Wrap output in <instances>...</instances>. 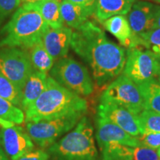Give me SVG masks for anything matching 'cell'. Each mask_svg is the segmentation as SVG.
<instances>
[{
    "instance_id": "obj_11",
    "label": "cell",
    "mask_w": 160,
    "mask_h": 160,
    "mask_svg": "<svg viewBox=\"0 0 160 160\" xmlns=\"http://www.w3.org/2000/svg\"><path fill=\"white\" fill-rule=\"evenodd\" d=\"M97 117L108 120L133 137L141 134L138 115L121 106L100 102L97 108Z\"/></svg>"
},
{
    "instance_id": "obj_18",
    "label": "cell",
    "mask_w": 160,
    "mask_h": 160,
    "mask_svg": "<svg viewBox=\"0 0 160 160\" xmlns=\"http://www.w3.org/2000/svg\"><path fill=\"white\" fill-rule=\"evenodd\" d=\"M60 11L63 22L71 28L77 29L88 21L93 14L82 6L74 4L68 0H62L60 4Z\"/></svg>"
},
{
    "instance_id": "obj_22",
    "label": "cell",
    "mask_w": 160,
    "mask_h": 160,
    "mask_svg": "<svg viewBox=\"0 0 160 160\" xmlns=\"http://www.w3.org/2000/svg\"><path fill=\"white\" fill-rule=\"evenodd\" d=\"M134 148L118 143H111L100 148L101 160H132Z\"/></svg>"
},
{
    "instance_id": "obj_13",
    "label": "cell",
    "mask_w": 160,
    "mask_h": 160,
    "mask_svg": "<svg viewBox=\"0 0 160 160\" xmlns=\"http://www.w3.org/2000/svg\"><path fill=\"white\" fill-rule=\"evenodd\" d=\"M159 5L148 1H137L133 3L127 19L135 36L153 29L156 14Z\"/></svg>"
},
{
    "instance_id": "obj_17",
    "label": "cell",
    "mask_w": 160,
    "mask_h": 160,
    "mask_svg": "<svg viewBox=\"0 0 160 160\" xmlns=\"http://www.w3.org/2000/svg\"><path fill=\"white\" fill-rule=\"evenodd\" d=\"M136 0H97L95 14L100 22L117 15H127Z\"/></svg>"
},
{
    "instance_id": "obj_7",
    "label": "cell",
    "mask_w": 160,
    "mask_h": 160,
    "mask_svg": "<svg viewBox=\"0 0 160 160\" xmlns=\"http://www.w3.org/2000/svg\"><path fill=\"white\" fill-rule=\"evenodd\" d=\"M160 57L142 46L128 48L123 73L137 85L157 77Z\"/></svg>"
},
{
    "instance_id": "obj_35",
    "label": "cell",
    "mask_w": 160,
    "mask_h": 160,
    "mask_svg": "<svg viewBox=\"0 0 160 160\" xmlns=\"http://www.w3.org/2000/svg\"><path fill=\"white\" fill-rule=\"evenodd\" d=\"M148 1L154 2H157V3H159V4H160V0H148Z\"/></svg>"
},
{
    "instance_id": "obj_30",
    "label": "cell",
    "mask_w": 160,
    "mask_h": 160,
    "mask_svg": "<svg viewBox=\"0 0 160 160\" xmlns=\"http://www.w3.org/2000/svg\"><path fill=\"white\" fill-rule=\"evenodd\" d=\"M49 155L47 151L42 149H33L23 155L18 160H48Z\"/></svg>"
},
{
    "instance_id": "obj_5",
    "label": "cell",
    "mask_w": 160,
    "mask_h": 160,
    "mask_svg": "<svg viewBox=\"0 0 160 160\" xmlns=\"http://www.w3.org/2000/svg\"><path fill=\"white\" fill-rule=\"evenodd\" d=\"M49 72L50 77L60 85L80 97L93 93V83L88 71L73 59L64 57L57 60Z\"/></svg>"
},
{
    "instance_id": "obj_4",
    "label": "cell",
    "mask_w": 160,
    "mask_h": 160,
    "mask_svg": "<svg viewBox=\"0 0 160 160\" xmlns=\"http://www.w3.org/2000/svg\"><path fill=\"white\" fill-rule=\"evenodd\" d=\"M48 160H99L93 125L88 117L79 120L73 130L47 148Z\"/></svg>"
},
{
    "instance_id": "obj_15",
    "label": "cell",
    "mask_w": 160,
    "mask_h": 160,
    "mask_svg": "<svg viewBox=\"0 0 160 160\" xmlns=\"http://www.w3.org/2000/svg\"><path fill=\"white\" fill-rule=\"evenodd\" d=\"M105 30L113 35L122 45L127 48L140 46L139 37L133 34L125 15H117L102 22Z\"/></svg>"
},
{
    "instance_id": "obj_9",
    "label": "cell",
    "mask_w": 160,
    "mask_h": 160,
    "mask_svg": "<svg viewBox=\"0 0 160 160\" xmlns=\"http://www.w3.org/2000/svg\"><path fill=\"white\" fill-rule=\"evenodd\" d=\"M34 71L30 54L23 49L0 47V72L20 91Z\"/></svg>"
},
{
    "instance_id": "obj_10",
    "label": "cell",
    "mask_w": 160,
    "mask_h": 160,
    "mask_svg": "<svg viewBox=\"0 0 160 160\" xmlns=\"http://www.w3.org/2000/svg\"><path fill=\"white\" fill-rule=\"evenodd\" d=\"M0 144L11 160H18L34 149V144L28 132L20 126L2 128Z\"/></svg>"
},
{
    "instance_id": "obj_21",
    "label": "cell",
    "mask_w": 160,
    "mask_h": 160,
    "mask_svg": "<svg viewBox=\"0 0 160 160\" xmlns=\"http://www.w3.org/2000/svg\"><path fill=\"white\" fill-rule=\"evenodd\" d=\"M31 61L35 71L47 73L51 71L55 61L45 48L42 40L36 44L31 49Z\"/></svg>"
},
{
    "instance_id": "obj_14",
    "label": "cell",
    "mask_w": 160,
    "mask_h": 160,
    "mask_svg": "<svg viewBox=\"0 0 160 160\" xmlns=\"http://www.w3.org/2000/svg\"><path fill=\"white\" fill-rule=\"evenodd\" d=\"M72 33L71 28L62 26L57 29L49 27L43 34L42 40L44 47L55 62L67 56L71 46Z\"/></svg>"
},
{
    "instance_id": "obj_23",
    "label": "cell",
    "mask_w": 160,
    "mask_h": 160,
    "mask_svg": "<svg viewBox=\"0 0 160 160\" xmlns=\"http://www.w3.org/2000/svg\"><path fill=\"white\" fill-rule=\"evenodd\" d=\"M138 119L141 134L160 132V113L149 110H143L138 114Z\"/></svg>"
},
{
    "instance_id": "obj_34",
    "label": "cell",
    "mask_w": 160,
    "mask_h": 160,
    "mask_svg": "<svg viewBox=\"0 0 160 160\" xmlns=\"http://www.w3.org/2000/svg\"><path fill=\"white\" fill-rule=\"evenodd\" d=\"M23 3H31V4H34V3H38L40 2L43 1V0H21Z\"/></svg>"
},
{
    "instance_id": "obj_36",
    "label": "cell",
    "mask_w": 160,
    "mask_h": 160,
    "mask_svg": "<svg viewBox=\"0 0 160 160\" xmlns=\"http://www.w3.org/2000/svg\"><path fill=\"white\" fill-rule=\"evenodd\" d=\"M157 77H158V80H159V81L160 82V66H159V73H158V76H157Z\"/></svg>"
},
{
    "instance_id": "obj_16",
    "label": "cell",
    "mask_w": 160,
    "mask_h": 160,
    "mask_svg": "<svg viewBox=\"0 0 160 160\" xmlns=\"http://www.w3.org/2000/svg\"><path fill=\"white\" fill-rule=\"evenodd\" d=\"M47 73L34 71L26 82L22 91L21 109L25 111L44 91L47 84Z\"/></svg>"
},
{
    "instance_id": "obj_37",
    "label": "cell",
    "mask_w": 160,
    "mask_h": 160,
    "mask_svg": "<svg viewBox=\"0 0 160 160\" xmlns=\"http://www.w3.org/2000/svg\"><path fill=\"white\" fill-rule=\"evenodd\" d=\"M157 153H158V155L160 157V148H158V150H157Z\"/></svg>"
},
{
    "instance_id": "obj_20",
    "label": "cell",
    "mask_w": 160,
    "mask_h": 160,
    "mask_svg": "<svg viewBox=\"0 0 160 160\" xmlns=\"http://www.w3.org/2000/svg\"><path fill=\"white\" fill-rule=\"evenodd\" d=\"M59 0H43L38 2L40 13L44 21L51 28H59L63 26Z\"/></svg>"
},
{
    "instance_id": "obj_8",
    "label": "cell",
    "mask_w": 160,
    "mask_h": 160,
    "mask_svg": "<svg viewBox=\"0 0 160 160\" xmlns=\"http://www.w3.org/2000/svg\"><path fill=\"white\" fill-rule=\"evenodd\" d=\"M100 102L113 103L135 114L144 110V101L139 86L122 73L108 85L100 97Z\"/></svg>"
},
{
    "instance_id": "obj_32",
    "label": "cell",
    "mask_w": 160,
    "mask_h": 160,
    "mask_svg": "<svg viewBox=\"0 0 160 160\" xmlns=\"http://www.w3.org/2000/svg\"><path fill=\"white\" fill-rule=\"evenodd\" d=\"M153 28H160V5L157 10V14H156L155 23L154 26H153Z\"/></svg>"
},
{
    "instance_id": "obj_12",
    "label": "cell",
    "mask_w": 160,
    "mask_h": 160,
    "mask_svg": "<svg viewBox=\"0 0 160 160\" xmlns=\"http://www.w3.org/2000/svg\"><path fill=\"white\" fill-rule=\"evenodd\" d=\"M96 139L99 148L111 143L122 144L132 148L142 145L137 137L130 135L119 126L99 117L97 119Z\"/></svg>"
},
{
    "instance_id": "obj_6",
    "label": "cell",
    "mask_w": 160,
    "mask_h": 160,
    "mask_svg": "<svg viewBox=\"0 0 160 160\" xmlns=\"http://www.w3.org/2000/svg\"><path fill=\"white\" fill-rule=\"evenodd\" d=\"M85 113H77L37 122H26L25 128L31 139L42 148H48L73 129Z\"/></svg>"
},
{
    "instance_id": "obj_2",
    "label": "cell",
    "mask_w": 160,
    "mask_h": 160,
    "mask_svg": "<svg viewBox=\"0 0 160 160\" xmlns=\"http://www.w3.org/2000/svg\"><path fill=\"white\" fill-rule=\"evenodd\" d=\"M87 109L85 99L48 77L44 91L25 111V120L26 122H37L71 113H85Z\"/></svg>"
},
{
    "instance_id": "obj_27",
    "label": "cell",
    "mask_w": 160,
    "mask_h": 160,
    "mask_svg": "<svg viewBox=\"0 0 160 160\" xmlns=\"http://www.w3.org/2000/svg\"><path fill=\"white\" fill-rule=\"evenodd\" d=\"M21 0H0V27L3 22L21 6Z\"/></svg>"
},
{
    "instance_id": "obj_3",
    "label": "cell",
    "mask_w": 160,
    "mask_h": 160,
    "mask_svg": "<svg viewBox=\"0 0 160 160\" xmlns=\"http://www.w3.org/2000/svg\"><path fill=\"white\" fill-rule=\"evenodd\" d=\"M48 28L37 3H24L0 31V47L31 49Z\"/></svg>"
},
{
    "instance_id": "obj_31",
    "label": "cell",
    "mask_w": 160,
    "mask_h": 160,
    "mask_svg": "<svg viewBox=\"0 0 160 160\" xmlns=\"http://www.w3.org/2000/svg\"><path fill=\"white\" fill-rule=\"evenodd\" d=\"M68 1L80 6H82L85 8L91 11L93 14L95 13L97 0H68Z\"/></svg>"
},
{
    "instance_id": "obj_1",
    "label": "cell",
    "mask_w": 160,
    "mask_h": 160,
    "mask_svg": "<svg viewBox=\"0 0 160 160\" xmlns=\"http://www.w3.org/2000/svg\"><path fill=\"white\" fill-rule=\"evenodd\" d=\"M71 48L91 67L96 84L103 87L121 75L126 50L112 42L99 26L88 20L72 33Z\"/></svg>"
},
{
    "instance_id": "obj_29",
    "label": "cell",
    "mask_w": 160,
    "mask_h": 160,
    "mask_svg": "<svg viewBox=\"0 0 160 160\" xmlns=\"http://www.w3.org/2000/svg\"><path fill=\"white\" fill-rule=\"evenodd\" d=\"M137 137L142 145L153 150H157L160 148V132L143 133Z\"/></svg>"
},
{
    "instance_id": "obj_25",
    "label": "cell",
    "mask_w": 160,
    "mask_h": 160,
    "mask_svg": "<svg viewBox=\"0 0 160 160\" xmlns=\"http://www.w3.org/2000/svg\"><path fill=\"white\" fill-rule=\"evenodd\" d=\"M22 95V91L0 72V97L21 108Z\"/></svg>"
},
{
    "instance_id": "obj_19",
    "label": "cell",
    "mask_w": 160,
    "mask_h": 160,
    "mask_svg": "<svg viewBox=\"0 0 160 160\" xmlns=\"http://www.w3.org/2000/svg\"><path fill=\"white\" fill-rule=\"evenodd\" d=\"M144 101V110L160 113V82L153 79L139 85Z\"/></svg>"
},
{
    "instance_id": "obj_33",
    "label": "cell",
    "mask_w": 160,
    "mask_h": 160,
    "mask_svg": "<svg viewBox=\"0 0 160 160\" xmlns=\"http://www.w3.org/2000/svg\"><path fill=\"white\" fill-rule=\"evenodd\" d=\"M0 160H11L5 153V151H4L2 147L1 144H0Z\"/></svg>"
},
{
    "instance_id": "obj_26",
    "label": "cell",
    "mask_w": 160,
    "mask_h": 160,
    "mask_svg": "<svg viewBox=\"0 0 160 160\" xmlns=\"http://www.w3.org/2000/svg\"><path fill=\"white\" fill-rule=\"evenodd\" d=\"M138 37L140 38V46L160 57V28L151 29Z\"/></svg>"
},
{
    "instance_id": "obj_28",
    "label": "cell",
    "mask_w": 160,
    "mask_h": 160,
    "mask_svg": "<svg viewBox=\"0 0 160 160\" xmlns=\"http://www.w3.org/2000/svg\"><path fill=\"white\" fill-rule=\"evenodd\" d=\"M133 160H160L156 150L149 148L145 146L141 145L134 148L133 150Z\"/></svg>"
},
{
    "instance_id": "obj_24",
    "label": "cell",
    "mask_w": 160,
    "mask_h": 160,
    "mask_svg": "<svg viewBox=\"0 0 160 160\" xmlns=\"http://www.w3.org/2000/svg\"><path fill=\"white\" fill-rule=\"evenodd\" d=\"M0 119L21 125L25 120V113L21 108L0 97Z\"/></svg>"
}]
</instances>
